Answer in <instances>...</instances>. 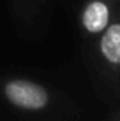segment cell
I'll return each mask as SVG.
<instances>
[{"mask_svg": "<svg viewBox=\"0 0 120 121\" xmlns=\"http://www.w3.org/2000/svg\"><path fill=\"white\" fill-rule=\"evenodd\" d=\"M5 95L14 105L23 109H41L48 104L46 91L28 81H11L5 86Z\"/></svg>", "mask_w": 120, "mask_h": 121, "instance_id": "obj_1", "label": "cell"}, {"mask_svg": "<svg viewBox=\"0 0 120 121\" xmlns=\"http://www.w3.org/2000/svg\"><path fill=\"white\" fill-rule=\"evenodd\" d=\"M110 18V11L106 7V4L102 2H92L86 5L83 12V25L88 32H101L106 28Z\"/></svg>", "mask_w": 120, "mask_h": 121, "instance_id": "obj_2", "label": "cell"}, {"mask_svg": "<svg viewBox=\"0 0 120 121\" xmlns=\"http://www.w3.org/2000/svg\"><path fill=\"white\" fill-rule=\"evenodd\" d=\"M101 51L111 63L120 61V26L111 25L101 40Z\"/></svg>", "mask_w": 120, "mask_h": 121, "instance_id": "obj_3", "label": "cell"}]
</instances>
